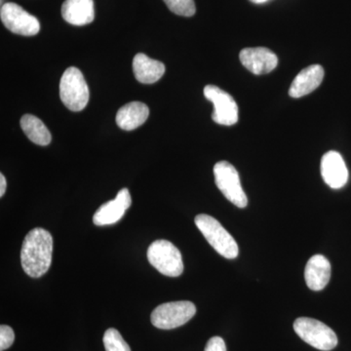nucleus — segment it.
<instances>
[{
    "instance_id": "f257e3e1",
    "label": "nucleus",
    "mask_w": 351,
    "mask_h": 351,
    "mask_svg": "<svg viewBox=\"0 0 351 351\" xmlns=\"http://www.w3.org/2000/svg\"><path fill=\"white\" fill-rule=\"evenodd\" d=\"M52 235L43 228L27 233L23 242L21 263L23 269L32 278H38L49 270L52 263Z\"/></svg>"
},
{
    "instance_id": "f03ea898",
    "label": "nucleus",
    "mask_w": 351,
    "mask_h": 351,
    "mask_svg": "<svg viewBox=\"0 0 351 351\" xmlns=\"http://www.w3.org/2000/svg\"><path fill=\"white\" fill-rule=\"evenodd\" d=\"M195 223L202 232L208 243L226 258H235L239 256V248L230 233L213 217L200 214L195 217Z\"/></svg>"
},
{
    "instance_id": "7ed1b4c3",
    "label": "nucleus",
    "mask_w": 351,
    "mask_h": 351,
    "mask_svg": "<svg viewBox=\"0 0 351 351\" xmlns=\"http://www.w3.org/2000/svg\"><path fill=\"white\" fill-rule=\"evenodd\" d=\"M60 97L69 110L80 112L86 107L90 92L82 71L75 66L66 69L60 82Z\"/></svg>"
},
{
    "instance_id": "20e7f679",
    "label": "nucleus",
    "mask_w": 351,
    "mask_h": 351,
    "mask_svg": "<svg viewBox=\"0 0 351 351\" xmlns=\"http://www.w3.org/2000/svg\"><path fill=\"white\" fill-rule=\"evenodd\" d=\"M147 260L163 276L178 277L184 271L181 252L167 240H156L147 249Z\"/></svg>"
},
{
    "instance_id": "39448f33",
    "label": "nucleus",
    "mask_w": 351,
    "mask_h": 351,
    "mask_svg": "<svg viewBox=\"0 0 351 351\" xmlns=\"http://www.w3.org/2000/svg\"><path fill=\"white\" fill-rule=\"evenodd\" d=\"M295 334L309 346L323 351L334 350L338 337L331 328L313 318L300 317L294 322Z\"/></svg>"
},
{
    "instance_id": "423d86ee",
    "label": "nucleus",
    "mask_w": 351,
    "mask_h": 351,
    "mask_svg": "<svg viewBox=\"0 0 351 351\" xmlns=\"http://www.w3.org/2000/svg\"><path fill=\"white\" fill-rule=\"evenodd\" d=\"M196 313L195 304L188 301L166 302L152 311V325L158 329L171 330L188 323Z\"/></svg>"
},
{
    "instance_id": "0eeeda50",
    "label": "nucleus",
    "mask_w": 351,
    "mask_h": 351,
    "mask_svg": "<svg viewBox=\"0 0 351 351\" xmlns=\"http://www.w3.org/2000/svg\"><path fill=\"white\" fill-rule=\"evenodd\" d=\"M215 182L226 199L239 208L248 205V198L242 189L239 172L228 161H219L214 166Z\"/></svg>"
},
{
    "instance_id": "6e6552de",
    "label": "nucleus",
    "mask_w": 351,
    "mask_h": 351,
    "mask_svg": "<svg viewBox=\"0 0 351 351\" xmlns=\"http://www.w3.org/2000/svg\"><path fill=\"white\" fill-rule=\"evenodd\" d=\"M0 18L9 31L19 36H34L40 31L38 20L13 2L2 4Z\"/></svg>"
},
{
    "instance_id": "1a4fd4ad",
    "label": "nucleus",
    "mask_w": 351,
    "mask_h": 351,
    "mask_svg": "<svg viewBox=\"0 0 351 351\" xmlns=\"http://www.w3.org/2000/svg\"><path fill=\"white\" fill-rule=\"evenodd\" d=\"M204 96L214 105L212 119L219 125L232 126L239 121V106L230 94L215 85L204 88Z\"/></svg>"
},
{
    "instance_id": "9d476101",
    "label": "nucleus",
    "mask_w": 351,
    "mask_h": 351,
    "mask_svg": "<svg viewBox=\"0 0 351 351\" xmlns=\"http://www.w3.org/2000/svg\"><path fill=\"white\" fill-rule=\"evenodd\" d=\"M132 199L128 189H122L113 200L104 203L93 216L94 225H114L122 219L131 206Z\"/></svg>"
},
{
    "instance_id": "9b49d317",
    "label": "nucleus",
    "mask_w": 351,
    "mask_h": 351,
    "mask_svg": "<svg viewBox=\"0 0 351 351\" xmlns=\"http://www.w3.org/2000/svg\"><path fill=\"white\" fill-rule=\"evenodd\" d=\"M242 64L256 75H267L278 64V58L265 47L245 48L240 52Z\"/></svg>"
},
{
    "instance_id": "f8f14e48",
    "label": "nucleus",
    "mask_w": 351,
    "mask_h": 351,
    "mask_svg": "<svg viewBox=\"0 0 351 351\" xmlns=\"http://www.w3.org/2000/svg\"><path fill=\"white\" fill-rule=\"evenodd\" d=\"M321 175L330 188L339 189L348 181V170L339 152H328L321 160Z\"/></svg>"
},
{
    "instance_id": "ddd939ff",
    "label": "nucleus",
    "mask_w": 351,
    "mask_h": 351,
    "mask_svg": "<svg viewBox=\"0 0 351 351\" xmlns=\"http://www.w3.org/2000/svg\"><path fill=\"white\" fill-rule=\"evenodd\" d=\"M324 78V69L319 64H313L302 69L291 84L289 95L299 99L311 94L320 86Z\"/></svg>"
},
{
    "instance_id": "4468645a",
    "label": "nucleus",
    "mask_w": 351,
    "mask_h": 351,
    "mask_svg": "<svg viewBox=\"0 0 351 351\" xmlns=\"http://www.w3.org/2000/svg\"><path fill=\"white\" fill-rule=\"evenodd\" d=\"M331 278V263L322 255L309 258L304 269L307 287L313 291H321L326 287Z\"/></svg>"
},
{
    "instance_id": "2eb2a0df",
    "label": "nucleus",
    "mask_w": 351,
    "mask_h": 351,
    "mask_svg": "<svg viewBox=\"0 0 351 351\" xmlns=\"http://www.w3.org/2000/svg\"><path fill=\"white\" fill-rule=\"evenodd\" d=\"M62 16L69 24L85 25L93 22V0H66L62 5Z\"/></svg>"
},
{
    "instance_id": "dca6fc26",
    "label": "nucleus",
    "mask_w": 351,
    "mask_h": 351,
    "mask_svg": "<svg viewBox=\"0 0 351 351\" xmlns=\"http://www.w3.org/2000/svg\"><path fill=\"white\" fill-rule=\"evenodd\" d=\"M133 71L138 82L152 84L162 77L165 73V66L161 62L151 59L143 53H138L134 57Z\"/></svg>"
},
{
    "instance_id": "f3484780",
    "label": "nucleus",
    "mask_w": 351,
    "mask_h": 351,
    "mask_svg": "<svg viewBox=\"0 0 351 351\" xmlns=\"http://www.w3.org/2000/svg\"><path fill=\"white\" fill-rule=\"evenodd\" d=\"M149 115V108L141 101H132L119 108L117 113V123L122 130L132 131L142 126Z\"/></svg>"
},
{
    "instance_id": "a211bd4d",
    "label": "nucleus",
    "mask_w": 351,
    "mask_h": 351,
    "mask_svg": "<svg viewBox=\"0 0 351 351\" xmlns=\"http://www.w3.org/2000/svg\"><path fill=\"white\" fill-rule=\"evenodd\" d=\"M21 127L27 138L38 145H48L52 140L50 131L38 117L32 114H25L21 119Z\"/></svg>"
},
{
    "instance_id": "6ab92c4d",
    "label": "nucleus",
    "mask_w": 351,
    "mask_h": 351,
    "mask_svg": "<svg viewBox=\"0 0 351 351\" xmlns=\"http://www.w3.org/2000/svg\"><path fill=\"white\" fill-rule=\"evenodd\" d=\"M103 341L106 351H131L130 346L114 328H110L106 331Z\"/></svg>"
},
{
    "instance_id": "aec40b11",
    "label": "nucleus",
    "mask_w": 351,
    "mask_h": 351,
    "mask_svg": "<svg viewBox=\"0 0 351 351\" xmlns=\"http://www.w3.org/2000/svg\"><path fill=\"white\" fill-rule=\"evenodd\" d=\"M163 1L176 15L191 17L195 14V0H163Z\"/></svg>"
},
{
    "instance_id": "412c9836",
    "label": "nucleus",
    "mask_w": 351,
    "mask_h": 351,
    "mask_svg": "<svg viewBox=\"0 0 351 351\" xmlns=\"http://www.w3.org/2000/svg\"><path fill=\"white\" fill-rule=\"evenodd\" d=\"M15 339V334L12 328L7 325H1L0 327V351H4L13 345Z\"/></svg>"
},
{
    "instance_id": "4be33fe9",
    "label": "nucleus",
    "mask_w": 351,
    "mask_h": 351,
    "mask_svg": "<svg viewBox=\"0 0 351 351\" xmlns=\"http://www.w3.org/2000/svg\"><path fill=\"white\" fill-rule=\"evenodd\" d=\"M204 351H226L225 341L221 337H213L208 341Z\"/></svg>"
},
{
    "instance_id": "5701e85b",
    "label": "nucleus",
    "mask_w": 351,
    "mask_h": 351,
    "mask_svg": "<svg viewBox=\"0 0 351 351\" xmlns=\"http://www.w3.org/2000/svg\"><path fill=\"white\" fill-rule=\"evenodd\" d=\"M6 179L3 174H0V197L4 195L6 191Z\"/></svg>"
},
{
    "instance_id": "b1692460",
    "label": "nucleus",
    "mask_w": 351,
    "mask_h": 351,
    "mask_svg": "<svg viewBox=\"0 0 351 351\" xmlns=\"http://www.w3.org/2000/svg\"><path fill=\"white\" fill-rule=\"evenodd\" d=\"M250 1L256 4H262L265 3V2L269 1V0H250Z\"/></svg>"
}]
</instances>
